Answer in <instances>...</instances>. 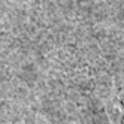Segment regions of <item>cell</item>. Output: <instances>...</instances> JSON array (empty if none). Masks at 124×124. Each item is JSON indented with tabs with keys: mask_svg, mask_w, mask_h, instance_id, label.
Segmentation results:
<instances>
[{
	"mask_svg": "<svg viewBox=\"0 0 124 124\" xmlns=\"http://www.w3.org/2000/svg\"><path fill=\"white\" fill-rule=\"evenodd\" d=\"M106 112L112 124H124V78L115 87L106 106Z\"/></svg>",
	"mask_w": 124,
	"mask_h": 124,
	"instance_id": "cell-1",
	"label": "cell"
}]
</instances>
